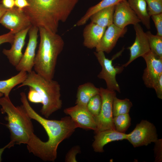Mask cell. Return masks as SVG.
Returning <instances> with one entry per match:
<instances>
[{
	"instance_id": "1",
	"label": "cell",
	"mask_w": 162,
	"mask_h": 162,
	"mask_svg": "<svg viewBox=\"0 0 162 162\" xmlns=\"http://www.w3.org/2000/svg\"><path fill=\"white\" fill-rule=\"evenodd\" d=\"M20 96L21 105L26 114L43 126L48 137L47 141L44 142L34 134L27 144V149L43 161H54L59 145L72 135L78 128L77 125L70 116L60 120H48L43 117L31 107L24 92H21Z\"/></svg>"
},
{
	"instance_id": "2",
	"label": "cell",
	"mask_w": 162,
	"mask_h": 162,
	"mask_svg": "<svg viewBox=\"0 0 162 162\" xmlns=\"http://www.w3.org/2000/svg\"><path fill=\"white\" fill-rule=\"evenodd\" d=\"M23 10L32 26L57 33L59 23L68 19L79 0H27Z\"/></svg>"
},
{
	"instance_id": "3",
	"label": "cell",
	"mask_w": 162,
	"mask_h": 162,
	"mask_svg": "<svg viewBox=\"0 0 162 162\" xmlns=\"http://www.w3.org/2000/svg\"><path fill=\"white\" fill-rule=\"evenodd\" d=\"M40 43L35 55L34 71L45 79L53 80L58 56L62 51L64 42L57 33L39 27Z\"/></svg>"
},
{
	"instance_id": "4",
	"label": "cell",
	"mask_w": 162,
	"mask_h": 162,
	"mask_svg": "<svg viewBox=\"0 0 162 162\" xmlns=\"http://www.w3.org/2000/svg\"><path fill=\"white\" fill-rule=\"evenodd\" d=\"M1 111L5 113L8 122L6 126L10 133V141L14 145L27 144L34 134L31 119L26 114L22 105L15 106L9 96L0 98Z\"/></svg>"
},
{
	"instance_id": "5",
	"label": "cell",
	"mask_w": 162,
	"mask_h": 162,
	"mask_svg": "<svg viewBox=\"0 0 162 162\" xmlns=\"http://www.w3.org/2000/svg\"><path fill=\"white\" fill-rule=\"evenodd\" d=\"M25 86L32 87L39 94L42 105L40 112L46 118L62 108L60 86L57 81L47 80L32 70L18 88Z\"/></svg>"
},
{
	"instance_id": "6",
	"label": "cell",
	"mask_w": 162,
	"mask_h": 162,
	"mask_svg": "<svg viewBox=\"0 0 162 162\" xmlns=\"http://www.w3.org/2000/svg\"><path fill=\"white\" fill-rule=\"evenodd\" d=\"M124 50L123 48L115 55L110 59L106 57L104 52H94L102 68V70L98 75V77L105 81L107 89L112 91H116L119 93H120L121 90L116 80V76L117 74H120L122 72L124 67L122 66H114L112 64V62L114 59L122 54Z\"/></svg>"
},
{
	"instance_id": "7",
	"label": "cell",
	"mask_w": 162,
	"mask_h": 162,
	"mask_svg": "<svg viewBox=\"0 0 162 162\" xmlns=\"http://www.w3.org/2000/svg\"><path fill=\"white\" fill-rule=\"evenodd\" d=\"M100 94L102 104L99 114L94 117L97 127L95 134L108 129L115 130L113 121L112 102L116 96V92L100 87Z\"/></svg>"
},
{
	"instance_id": "8",
	"label": "cell",
	"mask_w": 162,
	"mask_h": 162,
	"mask_svg": "<svg viewBox=\"0 0 162 162\" xmlns=\"http://www.w3.org/2000/svg\"><path fill=\"white\" fill-rule=\"evenodd\" d=\"M126 140L134 147L147 146L155 142L158 140L155 127L148 121L142 120L131 132L127 134Z\"/></svg>"
},
{
	"instance_id": "9",
	"label": "cell",
	"mask_w": 162,
	"mask_h": 162,
	"mask_svg": "<svg viewBox=\"0 0 162 162\" xmlns=\"http://www.w3.org/2000/svg\"><path fill=\"white\" fill-rule=\"evenodd\" d=\"M0 24L14 34L32 26L23 10L15 7L7 10L0 19Z\"/></svg>"
},
{
	"instance_id": "10",
	"label": "cell",
	"mask_w": 162,
	"mask_h": 162,
	"mask_svg": "<svg viewBox=\"0 0 162 162\" xmlns=\"http://www.w3.org/2000/svg\"><path fill=\"white\" fill-rule=\"evenodd\" d=\"M38 27L32 26L28 32L29 40L26 49L17 65L15 67L18 71H24L30 73L34 67L35 52L38 43Z\"/></svg>"
},
{
	"instance_id": "11",
	"label": "cell",
	"mask_w": 162,
	"mask_h": 162,
	"mask_svg": "<svg viewBox=\"0 0 162 162\" xmlns=\"http://www.w3.org/2000/svg\"><path fill=\"white\" fill-rule=\"evenodd\" d=\"M142 57L146 64L142 76L144 84L148 88H153L154 83L162 75V58L156 56L151 51Z\"/></svg>"
},
{
	"instance_id": "12",
	"label": "cell",
	"mask_w": 162,
	"mask_h": 162,
	"mask_svg": "<svg viewBox=\"0 0 162 162\" xmlns=\"http://www.w3.org/2000/svg\"><path fill=\"white\" fill-rule=\"evenodd\" d=\"M64 112L68 115L77 125L85 130H96L94 117L88 110L87 106L76 104L75 106L66 108Z\"/></svg>"
},
{
	"instance_id": "13",
	"label": "cell",
	"mask_w": 162,
	"mask_h": 162,
	"mask_svg": "<svg viewBox=\"0 0 162 162\" xmlns=\"http://www.w3.org/2000/svg\"><path fill=\"white\" fill-rule=\"evenodd\" d=\"M134 26L136 38L133 44L127 49L130 50L128 61L122 66L126 67L136 58L143 56L151 51L147 35L139 23Z\"/></svg>"
},
{
	"instance_id": "14",
	"label": "cell",
	"mask_w": 162,
	"mask_h": 162,
	"mask_svg": "<svg viewBox=\"0 0 162 162\" xmlns=\"http://www.w3.org/2000/svg\"><path fill=\"white\" fill-rule=\"evenodd\" d=\"M140 22L127 0L123 1L115 5L113 23L118 27L124 29L129 25H134Z\"/></svg>"
},
{
	"instance_id": "15",
	"label": "cell",
	"mask_w": 162,
	"mask_h": 162,
	"mask_svg": "<svg viewBox=\"0 0 162 162\" xmlns=\"http://www.w3.org/2000/svg\"><path fill=\"white\" fill-rule=\"evenodd\" d=\"M127 31L126 27L120 28L113 23L107 27L96 47V52L109 53L115 46L119 38L124 36Z\"/></svg>"
},
{
	"instance_id": "16",
	"label": "cell",
	"mask_w": 162,
	"mask_h": 162,
	"mask_svg": "<svg viewBox=\"0 0 162 162\" xmlns=\"http://www.w3.org/2000/svg\"><path fill=\"white\" fill-rule=\"evenodd\" d=\"M31 27L15 34L11 48L9 50H3V53L7 57L10 64L15 67L18 64L23 55L22 50Z\"/></svg>"
},
{
	"instance_id": "17",
	"label": "cell",
	"mask_w": 162,
	"mask_h": 162,
	"mask_svg": "<svg viewBox=\"0 0 162 162\" xmlns=\"http://www.w3.org/2000/svg\"><path fill=\"white\" fill-rule=\"evenodd\" d=\"M92 144L94 151L97 152H103L104 147L108 143L116 141L126 140L127 134L119 132L115 130L110 129L95 134Z\"/></svg>"
},
{
	"instance_id": "18",
	"label": "cell",
	"mask_w": 162,
	"mask_h": 162,
	"mask_svg": "<svg viewBox=\"0 0 162 162\" xmlns=\"http://www.w3.org/2000/svg\"><path fill=\"white\" fill-rule=\"evenodd\" d=\"M106 28L91 22L86 25L83 31L84 46L90 49L96 48Z\"/></svg>"
},
{
	"instance_id": "19",
	"label": "cell",
	"mask_w": 162,
	"mask_h": 162,
	"mask_svg": "<svg viewBox=\"0 0 162 162\" xmlns=\"http://www.w3.org/2000/svg\"><path fill=\"white\" fill-rule=\"evenodd\" d=\"M99 94L100 88L92 83L88 82L81 85L78 88L76 104L87 106L91 98Z\"/></svg>"
},
{
	"instance_id": "20",
	"label": "cell",
	"mask_w": 162,
	"mask_h": 162,
	"mask_svg": "<svg viewBox=\"0 0 162 162\" xmlns=\"http://www.w3.org/2000/svg\"><path fill=\"white\" fill-rule=\"evenodd\" d=\"M115 6L102 9L93 14L89 18L91 22L106 28L113 24Z\"/></svg>"
},
{
	"instance_id": "21",
	"label": "cell",
	"mask_w": 162,
	"mask_h": 162,
	"mask_svg": "<svg viewBox=\"0 0 162 162\" xmlns=\"http://www.w3.org/2000/svg\"><path fill=\"white\" fill-rule=\"evenodd\" d=\"M131 8L134 11L142 24L148 29L151 28L150 18L145 0H127Z\"/></svg>"
},
{
	"instance_id": "22",
	"label": "cell",
	"mask_w": 162,
	"mask_h": 162,
	"mask_svg": "<svg viewBox=\"0 0 162 162\" xmlns=\"http://www.w3.org/2000/svg\"><path fill=\"white\" fill-rule=\"evenodd\" d=\"M27 72L21 71L16 75L6 80H0V92L4 96H9L12 89L18 85L21 84L27 76Z\"/></svg>"
},
{
	"instance_id": "23",
	"label": "cell",
	"mask_w": 162,
	"mask_h": 162,
	"mask_svg": "<svg viewBox=\"0 0 162 162\" xmlns=\"http://www.w3.org/2000/svg\"><path fill=\"white\" fill-rule=\"evenodd\" d=\"M125 0H102L96 5L90 8L85 14L76 23V26H80L85 24L91 16L102 9L115 6L119 2Z\"/></svg>"
},
{
	"instance_id": "24",
	"label": "cell",
	"mask_w": 162,
	"mask_h": 162,
	"mask_svg": "<svg viewBox=\"0 0 162 162\" xmlns=\"http://www.w3.org/2000/svg\"><path fill=\"white\" fill-rule=\"evenodd\" d=\"M132 104L128 98L120 99L115 96L112 102L113 117L119 115L129 113Z\"/></svg>"
},
{
	"instance_id": "25",
	"label": "cell",
	"mask_w": 162,
	"mask_h": 162,
	"mask_svg": "<svg viewBox=\"0 0 162 162\" xmlns=\"http://www.w3.org/2000/svg\"><path fill=\"white\" fill-rule=\"evenodd\" d=\"M146 33L151 52L156 56L162 58V36L154 35L149 31Z\"/></svg>"
},
{
	"instance_id": "26",
	"label": "cell",
	"mask_w": 162,
	"mask_h": 162,
	"mask_svg": "<svg viewBox=\"0 0 162 162\" xmlns=\"http://www.w3.org/2000/svg\"><path fill=\"white\" fill-rule=\"evenodd\" d=\"M131 120L129 113L113 117V121L115 130L119 132L125 133L130 125Z\"/></svg>"
},
{
	"instance_id": "27",
	"label": "cell",
	"mask_w": 162,
	"mask_h": 162,
	"mask_svg": "<svg viewBox=\"0 0 162 162\" xmlns=\"http://www.w3.org/2000/svg\"><path fill=\"white\" fill-rule=\"evenodd\" d=\"M101 104V99L99 94L94 96L91 98L88 103L87 107L88 111L95 117L100 113Z\"/></svg>"
},
{
	"instance_id": "28",
	"label": "cell",
	"mask_w": 162,
	"mask_h": 162,
	"mask_svg": "<svg viewBox=\"0 0 162 162\" xmlns=\"http://www.w3.org/2000/svg\"><path fill=\"white\" fill-rule=\"evenodd\" d=\"M147 5L148 14L150 16L162 13V0H145Z\"/></svg>"
},
{
	"instance_id": "29",
	"label": "cell",
	"mask_w": 162,
	"mask_h": 162,
	"mask_svg": "<svg viewBox=\"0 0 162 162\" xmlns=\"http://www.w3.org/2000/svg\"><path fill=\"white\" fill-rule=\"evenodd\" d=\"M157 30V35L162 36V13L153 15L151 17Z\"/></svg>"
},
{
	"instance_id": "30",
	"label": "cell",
	"mask_w": 162,
	"mask_h": 162,
	"mask_svg": "<svg viewBox=\"0 0 162 162\" xmlns=\"http://www.w3.org/2000/svg\"><path fill=\"white\" fill-rule=\"evenodd\" d=\"M80 152V147L76 146L73 147L67 153L65 158L66 162H77L76 159V155Z\"/></svg>"
},
{
	"instance_id": "31",
	"label": "cell",
	"mask_w": 162,
	"mask_h": 162,
	"mask_svg": "<svg viewBox=\"0 0 162 162\" xmlns=\"http://www.w3.org/2000/svg\"><path fill=\"white\" fill-rule=\"evenodd\" d=\"M27 99L31 102L42 104V100L39 93L32 87H29Z\"/></svg>"
},
{
	"instance_id": "32",
	"label": "cell",
	"mask_w": 162,
	"mask_h": 162,
	"mask_svg": "<svg viewBox=\"0 0 162 162\" xmlns=\"http://www.w3.org/2000/svg\"><path fill=\"white\" fill-rule=\"evenodd\" d=\"M154 143L155 144L154 148L155 161L160 162L162 161V140L158 139Z\"/></svg>"
},
{
	"instance_id": "33",
	"label": "cell",
	"mask_w": 162,
	"mask_h": 162,
	"mask_svg": "<svg viewBox=\"0 0 162 162\" xmlns=\"http://www.w3.org/2000/svg\"><path fill=\"white\" fill-rule=\"evenodd\" d=\"M153 88L155 90L157 97L162 99V75H161L154 84Z\"/></svg>"
},
{
	"instance_id": "34",
	"label": "cell",
	"mask_w": 162,
	"mask_h": 162,
	"mask_svg": "<svg viewBox=\"0 0 162 162\" xmlns=\"http://www.w3.org/2000/svg\"><path fill=\"white\" fill-rule=\"evenodd\" d=\"M14 34L9 32L0 35V45L3 43H8L12 44L14 39Z\"/></svg>"
},
{
	"instance_id": "35",
	"label": "cell",
	"mask_w": 162,
	"mask_h": 162,
	"mask_svg": "<svg viewBox=\"0 0 162 162\" xmlns=\"http://www.w3.org/2000/svg\"><path fill=\"white\" fill-rule=\"evenodd\" d=\"M14 1L15 7L21 10L29 5L27 0H14Z\"/></svg>"
},
{
	"instance_id": "36",
	"label": "cell",
	"mask_w": 162,
	"mask_h": 162,
	"mask_svg": "<svg viewBox=\"0 0 162 162\" xmlns=\"http://www.w3.org/2000/svg\"><path fill=\"white\" fill-rule=\"evenodd\" d=\"M0 2L7 9H12L15 7L14 0H1Z\"/></svg>"
},
{
	"instance_id": "37",
	"label": "cell",
	"mask_w": 162,
	"mask_h": 162,
	"mask_svg": "<svg viewBox=\"0 0 162 162\" xmlns=\"http://www.w3.org/2000/svg\"><path fill=\"white\" fill-rule=\"evenodd\" d=\"M14 145L10 142L5 146L4 147L0 148V162L2 161V155L4 150L6 148H10L14 146Z\"/></svg>"
},
{
	"instance_id": "38",
	"label": "cell",
	"mask_w": 162,
	"mask_h": 162,
	"mask_svg": "<svg viewBox=\"0 0 162 162\" xmlns=\"http://www.w3.org/2000/svg\"><path fill=\"white\" fill-rule=\"evenodd\" d=\"M7 10L0 2V19Z\"/></svg>"
},
{
	"instance_id": "39",
	"label": "cell",
	"mask_w": 162,
	"mask_h": 162,
	"mask_svg": "<svg viewBox=\"0 0 162 162\" xmlns=\"http://www.w3.org/2000/svg\"><path fill=\"white\" fill-rule=\"evenodd\" d=\"M3 95V94L1 92H0V98L2 97Z\"/></svg>"
}]
</instances>
